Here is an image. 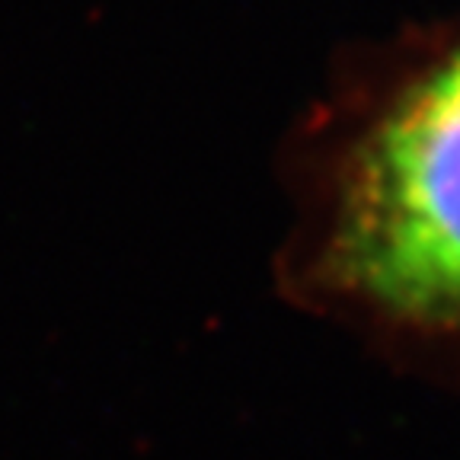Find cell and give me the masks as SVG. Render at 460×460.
<instances>
[{
	"mask_svg": "<svg viewBox=\"0 0 460 460\" xmlns=\"http://www.w3.org/2000/svg\"><path fill=\"white\" fill-rule=\"evenodd\" d=\"M332 269L412 320H460V51L419 80L361 147Z\"/></svg>",
	"mask_w": 460,
	"mask_h": 460,
	"instance_id": "6da1fadb",
	"label": "cell"
}]
</instances>
